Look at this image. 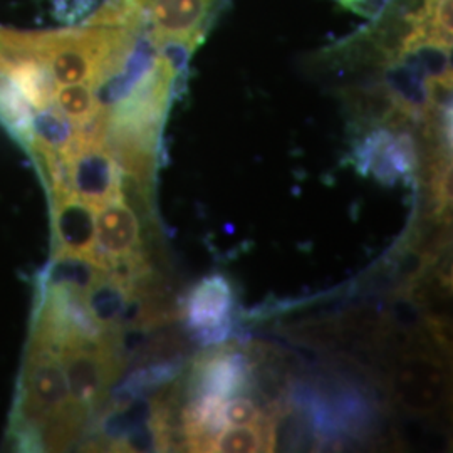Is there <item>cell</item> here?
Returning <instances> with one entry per match:
<instances>
[{"instance_id": "obj_2", "label": "cell", "mask_w": 453, "mask_h": 453, "mask_svg": "<svg viewBox=\"0 0 453 453\" xmlns=\"http://www.w3.org/2000/svg\"><path fill=\"white\" fill-rule=\"evenodd\" d=\"M230 308V294L226 282L217 277L203 282L190 301V319L196 327L217 326Z\"/></svg>"}, {"instance_id": "obj_3", "label": "cell", "mask_w": 453, "mask_h": 453, "mask_svg": "<svg viewBox=\"0 0 453 453\" xmlns=\"http://www.w3.org/2000/svg\"><path fill=\"white\" fill-rule=\"evenodd\" d=\"M271 426L262 420L250 426H230L217 438L213 452L256 453L264 450L262 447H269L267 450H271Z\"/></svg>"}, {"instance_id": "obj_4", "label": "cell", "mask_w": 453, "mask_h": 453, "mask_svg": "<svg viewBox=\"0 0 453 453\" xmlns=\"http://www.w3.org/2000/svg\"><path fill=\"white\" fill-rule=\"evenodd\" d=\"M224 421L228 426H250L260 423L257 406L249 398H235L224 405Z\"/></svg>"}, {"instance_id": "obj_1", "label": "cell", "mask_w": 453, "mask_h": 453, "mask_svg": "<svg viewBox=\"0 0 453 453\" xmlns=\"http://www.w3.org/2000/svg\"><path fill=\"white\" fill-rule=\"evenodd\" d=\"M443 372L435 363L420 357L410 359L398 374V396L408 408L428 411L435 408L443 393Z\"/></svg>"}]
</instances>
